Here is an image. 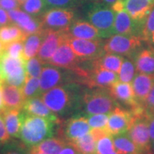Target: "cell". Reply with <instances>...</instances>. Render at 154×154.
<instances>
[{
	"label": "cell",
	"instance_id": "1",
	"mask_svg": "<svg viewBox=\"0 0 154 154\" xmlns=\"http://www.w3.org/2000/svg\"><path fill=\"white\" fill-rule=\"evenodd\" d=\"M85 88L78 83H68L56 86L42 94L41 99L58 116H66L82 109Z\"/></svg>",
	"mask_w": 154,
	"mask_h": 154
},
{
	"label": "cell",
	"instance_id": "2",
	"mask_svg": "<svg viewBox=\"0 0 154 154\" xmlns=\"http://www.w3.org/2000/svg\"><path fill=\"white\" fill-rule=\"evenodd\" d=\"M59 124L47 119L29 115L23 111L19 138L30 149L43 140L53 137L55 132H57L56 126Z\"/></svg>",
	"mask_w": 154,
	"mask_h": 154
},
{
	"label": "cell",
	"instance_id": "3",
	"mask_svg": "<svg viewBox=\"0 0 154 154\" xmlns=\"http://www.w3.org/2000/svg\"><path fill=\"white\" fill-rule=\"evenodd\" d=\"M120 106L108 88H88L84 90L83 94L81 111L87 116L99 113L109 114Z\"/></svg>",
	"mask_w": 154,
	"mask_h": 154
},
{
	"label": "cell",
	"instance_id": "4",
	"mask_svg": "<svg viewBox=\"0 0 154 154\" xmlns=\"http://www.w3.org/2000/svg\"><path fill=\"white\" fill-rule=\"evenodd\" d=\"M86 20L97 29L101 38H107L114 34L113 25L116 13L101 1L86 4L84 9Z\"/></svg>",
	"mask_w": 154,
	"mask_h": 154
},
{
	"label": "cell",
	"instance_id": "5",
	"mask_svg": "<svg viewBox=\"0 0 154 154\" xmlns=\"http://www.w3.org/2000/svg\"><path fill=\"white\" fill-rule=\"evenodd\" d=\"M143 40L137 35L113 34L104 42L106 53L115 54L126 57H132L142 47Z\"/></svg>",
	"mask_w": 154,
	"mask_h": 154
},
{
	"label": "cell",
	"instance_id": "6",
	"mask_svg": "<svg viewBox=\"0 0 154 154\" xmlns=\"http://www.w3.org/2000/svg\"><path fill=\"white\" fill-rule=\"evenodd\" d=\"M42 94L56 86L68 83H77L76 76L72 70L46 63L40 75Z\"/></svg>",
	"mask_w": 154,
	"mask_h": 154
},
{
	"label": "cell",
	"instance_id": "7",
	"mask_svg": "<svg viewBox=\"0 0 154 154\" xmlns=\"http://www.w3.org/2000/svg\"><path fill=\"white\" fill-rule=\"evenodd\" d=\"M0 66L4 82L20 88L24 86L26 74L23 59H15L3 52L0 57Z\"/></svg>",
	"mask_w": 154,
	"mask_h": 154
},
{
	"label": "cell",
	"instance_id": "8",
	"mask_svg": "<svg viewBox=\"0 0 154 154\" xmlns=\"http://www.w3.org/2000/svg\"><path fill=\"white\" fill-rule=\"evenodd\" d=\"M66 42L82 62L94 60L105 53L103 50L105 41L101 38L88 40L69 36Z\"/></svg>",
	"mask_w": 154,
	"mask_h": 154
},
{
	"label": "cell",
	"instance_id": "9",
	"mask_svg": "<svg viewBox=\"0 0 154 154\" xmlns=\"http://www.w3.org/2000/svg\"><path fill=\"white\" fill-rule=\"evenodd\" d=\"M75 10L61 8L48 9L41 17L43 29L68 32L71 24L76 19Z\"/></svg>",
	"mask_w": 154,
	"mask_h": 154
},
{
	"label": "cell",
	"instance_id": "10",
	"mask_svg": "<svg viewBox=\"0 0 154 154\" xmlns=\"http://www.w3.org/2000/svg\"><path fill=\"white\" fill-rule=\"evenodd\" d=\"M87 74L83 79L81 84L88 88H109L118 82L119 76L116 73L92 66L86 69Z\"/></svg>",
	"mask_w": 154,
	"mask_h": 154
},
{
	"label": "cell",
	"instance_id": "11",
	"mask_svg": "<svg viewBox=\"0 0 154 154\" xmlns=\"http://www.w3.org/2000/svg\"><path fill=\"white\" fill-rule=\"evenodd\" d=\"M90 126L87 117L76 114L65 121L57 130L58 136H61L66 141L72 142L88 134Z\"/></svg>",
	"mask_w": 154,
	"mask_h": 154
},
{
	"label": "cell",
	"instance_id": "12",
	"mask_svg": "<svg viewBox=\"0 0 154 154\" xmlns=\"http://www.w3.org/2000/svg\"><path fill=\"white\" fill-rule=\"evenodd\" d=\"M145 114L146 113L140 116H134V121L128 131L130 138L141 153L151 149L149 124Z\"/></svg>",
	"mask_w": 154,
	"mask_h": 154
},
{
	"label": "cell",
	"instance_id": "13",
	"mask_svg": "<svg viewBox=\"0 0 154 154\" xmlns=\"http://www.w3.org/2000/svg\"><path fill=\"white\" fill-rule=\"evenodd\" d=\"M68 32L45 29V34L37 57L44 63H47L59 46L67 40Z\"/></svg>",
	"mask_w": 154,
	"mask_h": 154
},
{
	"label": "cell",
	"instance_id": "14",
	"mask_svg": "<svg viewBox=\"0 0 154 154\" xmlns=\"http://www.w3.org/2000/svg\"><path fill=\"white\" fill-rule=\"evenodd\" d=\"M134 119V115L130 109L120 106L109 113L107 129L112 136L128 132Z\"/></svg>",
	"mask_w": 154,
	"mask_h": 154
},
{
	"label": "cell",
	"instance_id": "15",
	"mask_svg": "<svg viewBox=\"0 0 154 154\" xmlns=\"http://www.w3.org/2000/svg\"><path fill=\"white\" fill-rule=\"evenodd\" d=\"M82 61L75 54L66 41L61 44L57 49L48 64L74 71L79 66Z\"/></svg>",
	"mask_w": 154,
	"mask_h": 154
},
{
	"label": "cell",
	"instance_id": "16",
	"mask_svg": "<svg viewBox=\"0 0 154 154\" xmlns=\"http://www.w3.org/2000/svg\"><path fill=\"white\" fill-rule=\"evenodd\" d=\"M7 13L11 22L17 25L26 36L43 29L41 19L31 16L20 8L8 11Z\"/></svg>",
	"mask_w": 154,
	"mask_h": 154
},
{
	"label": "cell",
	"instance_id": "17",
	"mask_svg": "<svg viewBox=\"0 0 154 154\" xmlns=\"http://www.w3.org/2000/svg\"><path fill=\"white\" fill-rule=\"evenodd\" d=\"M113 98L119 104L129 108L130 110L142 106L139 104L135 98L134 89L129 83L119 82V81L108 88Z\"/></svg>",
	"mask_w": 154,
	"mask_h": 154
},
{
	"label": "cell",
	"instance_id": "18",
	"mask_svg": "<svg viewBox=\"0 0 154 154\" xmlns=\"http://www.w3.org/2000/svg\"><path fill=\"white\" fill-rule=\"evenodd\" d=\"M124 9L135 22L139 24L148 16L154 7V0H122Z\"/></svg>",
	"mask_w": 154,
	"mask_h": 154
},
{
	"label": "cell",
	"instance_id": "19",
	"mask_svg": "<svg viewBox=\"0 0 154 154\" xmlns=\"http://www.w3.org/2000/svg\"><path fill=\"white\" fill-rule=\"evenodd\" d=\"M131 58L136 73L154 76V48L151 45L146 48L141 47Z\"/></svg>",
	"mask_w": 154,
	"mask_h": 154
},
{
	"label": "cell",
	"instance_id": "20",
	"mask_svg": "<svg viewBox=\"0 0 154 154\" xmlns=\"http://www.w3.org/2000/svg\"><path fill=\"white\" fill-rule=\"evenodd\" d=\"M22 111L29 115L47 119L57 124L61 123L59 116L47 106L41 99V96L26 100Z\"/></svg>",
	"mask_w": 154,
	"mask_h": 154
},
{
	"label": "cell",
	"instance_id": "21",
	"mask_svg": "<svg viewBox=\"0 0 154 154\" xmlns=\"http://www.w3.org/2000/svg\"><path fill=\"white\" fill-rule=\"evenodd\" d=\"M1 90L5 108L22 110L26 100L23 95L22 88L10 85L2 81Z\"/></svg>",
	"mask_w": 154,
	"mask_h": 154
},
{
	"label": "cell",
	"instance_id": "22",
	"mask_svg": "<svg viewBox=\"0 0 154 154\" xmlns=\"http://www.w3.org/2000/svg\"><path fill=\"white\" fill-rule=\"evenodd\" d=\"M139 30V24L133 20L125 9L116 12L114 25H113L114 34L138 36Z\"/></svg>",
	"mask_w": 154,
	"mask_h": 154
},
{
	"label": "cell",
	"instance_id": "23",
	"mask_svg": "<svg viewBox=\"0 0 154 154\" xmlns=\"http://www.w3.org/2000/svg\"><path fill=\"white\" fill-rule=\"evenodd\" d=\"M68 34L72 37L82 39L94 40L101 38L97 29L84 19H75L69 28Z\"/></svg>",
	"mask_w": 154,
	"mask_h": 154
},
{
	"label": "cell",
	"instance_id": "24",
	"mask_svg": "<svg viewBox=\"0 0 154 154\" xmlns=\"http://www.w3.org/2000/svg\"><path fill=\"white\" fill-rule=\"evenodd\" d=\"M8 134L11 138H19L23 119V111L5 108L0 111Z\"/></svg>",
	"mask_w": 154,
	"mask_h": 154
},
{
	"label": "cell",
	"instance_id": "25",
	"mask_svg": "<svg viewBox=\"0 0 154 154\" xmlns=\"http://www.w3.org/2000/svg\"><path fill=\"white\" fill-rule=\"evenodd\" d=\"M154 84V76L143 74H136L132 81L135 98L139 104L143 106L146 98Z\"/></svg>",
	"mask_w": 154,
	"mask_h": 154
},
{
	"label": "cell",
	"instance_id": "26",
	"mask_svg": "<svg viewBox=\"0 0 154 154\" xmlns=\"http://www.w3.org/2000/svg\"><path fill=\"white\" fill-rule=\"evenodd\" d=\"M124 57L111 53H104L101 57L91 61L92 66L119 74Z\"/></svg>",
	"mask_w": 154,
	"mask_h": 154
},
{
	"label": "cell",
	"instance_id": "27",
	"mask_svg": "<svg viewBox=\"0 0 154 154\" xmlns=\"http://www.w3.org/2000/svg\"><path fill=\"white\" fill-rule=\"evenodd\" d=\"M44 34H45V29H43L39 32L26 36L24 42V52H23V59L25 62L37 54L43 42Z\"/></svg>",
	"mask_w": 154,
	"mask_h": 154
},
{
	"label": "cell",
	"instance_id": "28",
	"mask_svg": "<svg viewBox=\"0 0 154 154\" xmlns=\"http://www.w3.org/2000/svg\"><path fill=\"white\" fill-rule=\"evenodd\" d=\"M26 37V34L13 23L0 27V42L4 47L12 42L25 40Z\"/></svg>",
	"mask_w": 154,
	"mask_h": 154
},
{
	"label": "cell",
	"instance_id": "29",
	"mask_svg": "<svg viewBox=\"0 0 154 154\" xmlns=\"http://www.w3.org/2000/svg\"><path fill=\"white\" fill-rule=\"evenodd\" d=\"M113 142L119 154H142L130 138L128 132L113 136Z\"/></svg>",
	"mask_w": 154,
	"mask_h": 154
},
{
	"label": "cell",
	"instance_id": "30",
	"mask_svg": "<svg viewBox=\"0 0 154 154\" xmlns=\"http://www.w3.org/2000/svg\"><path fill=\"white\" fill-rule=\"evenodd\" d=\"M67 142L61 136L51 137L43 140L38 145L31 148L45 154H59Z\"/></svg>",
	"mask_w": 154,
	"mask_h": 154
},
{
	"label": "cell",
	"instance_id": "31",
	"mask_svg": "<svg viewBox=\"0 0 154 154\" xmlns=\"http://www.w3.org/2000/svg\"><path fill=\"white\" fill-rule=\"evenodd\" d=\"M20 9L31 16L41 19L48 8L45 0H26L21 4Z\"/></svg>",
	"mask_w": 154,
	"mask_h": 154
},
{
	"label": "cell",
	"instance_id": "32",
	"mask_svg": "<svg viewBox=\"0 0 154 154\" xmlns=\"http://www.w3.org/2000/svg\"><path fill=\"white\" fill-rule=\"evenodd\" d=\"M80 154H95L96 140L91 133H88L71 142Z\"/></svg>",
	"mask_w": 154,
	"mask_h": 154
},
{
	"label": "cell",
	"instance_id": "33",
	"mask_svg": "<svg viewBox=\"0 0 154 154\" xmlns=\"http://www.w3.org/2000/svg\"><path fill=\"white\" fill-rule=\"evenodd\" d=\"M22 91L25 100L41 96L39 79L38 77L26 76L25 84L22 88Z\"/></svg>",
	"mask_w": 154,
	"mask_h": 154
},
{
	"label": "cell",
	"instance_id": "34",
	"mask_svg": "<svg viewBox=\"0 0 154 154\" xmlns=\"http://www.w3.org/2000/svg\"><path fill=\"white\" fill-rule=\"evenodd\" d=\"M136 72L134 59L131 57H124L121 69L118 74L119 79L121 81V82L130 84L134 79Z\"/></svg>",
	"mask_w": 154,
	"mask_h": 154
},
{
	"label": "cell",
	"instance_id": "35",
	"mask_svg": "<svg viewBox=\"0 0 154 154\" xmlns=\"http://www.w3.org/2000/svg\"><path fill=\"white\" fill-rule=\"evenodd\" d=\"M154 31V7L140 25L138 36L146 43H150L152 33Z\"/></svg>",
	"mask_w": 154,
	"mask_h": 154
},
{
	"label": "cell",
	"instance_id": "36",
	"mask_svg": "<svg viewBox=\"0 0 154 154\" xmlns=\"http://www.w3.org/2000/svg\"><path fill=\"white\" fill-rule=\"evenodd\" d=\"M3 145L0 154H29L30 149L21 140H9Z\"/></svg>",
	"mask_w": 154,
	"mask_h": 154
},
{
	"label": "cell",
	"instance_id": "37",
	"mask_svg": "<svg viewBox=\"0 0 154 154\" xmlns=\"http://www.w3.org/2000/svg\"><path fill=\"white\" fill-rule=\"evenodd\" d=\"M95 154H119L113 146L112 135H106L96 140Z\"/></svg>",
	"mask_w": 154,
	"mask_h": 154
},
{
	"label": "cell",
	"instance_id": "38",
	"mask_svg": "<svg viewBox=\"0 0 154 154\" xmlns=\"http://www.w3.org/2000/svg\"><path fill=\"white\" fill-rule=\"evenodd\" d=\"M44 65L45 63L42 62L38 57H34L29 59L25 62V70H26V76L38 77L42 74Z\"/></svg>",
	"mask_w": 154,
	"mask_h": 154
},
{
	"label": "cell",
	"instance_id": "39",
	"mask_svg": "<svg viewBox=\"0 0 154 154\" xmlns=\"http://www.w3.org/2000/svg\"><path fill=\"white\" fill-rule=\"evenodd\" d=\"M48 8L76 9L83 4L80 0H45Z\"/></svg>",
	"mask_w": 154,
	"mask_h": 154
},
{
	"label": "cell",
	"instance_id": "40",
	"mask_svg": "<svg viewBox=\"0 0 154 154\" xmlns=\"http://www.w3.org/2000/svg\"><path fill=\"white\" fill-rule=\"evenodd\" d=\"M24 42V40H21V41L14 42L8 44L5 47L4 52L11 57L15 58V59H23Z\"/></svg>",
	"mask_w": 154,
	"mask_h": 154
},
{
	"label": "cell",
	"instance_id": "41",
	"mask_svg": "<svg viewBox=\"0 0 154 154\" xmlns=\"http://www.w3.org/2000/svg\"><path fill=\"white\" fill-rule=\"evenodd\" d=\"M87 117L88 123L89 126L93 128H103L107 126L109 116L108 114L99 113L86 116Z\"/></svg>",
	"mask_w": 154,
	"mask_h": 154
},
{
	"label": "cell",
	"instance_id": "42",
	"mask_svg": "<svg viewBox=\"0 0 154 154\" xmlns=\"http://www.w3.org/2000/svg\"><path fill=\"white\" fill-rule=\"evenodd\" d=\"M0 7L8 11L20 8L21 3L19 0H0Z\"/></svg>",
	"mask_w": 154,
	"mask_h": 154
},
{
	"label": "cell",
	"instance_id": "43",
	"mask_svg": "<svg viewBox=\"0 0 154 154\" xmlns=\"http://www.w3.org/2000/svg\"><path fill=\"white\" fill-rule=\"evenodd\" d=\"M144 108H145L146 112L153 113L154 111V84L151 91L149 92V95L146 98L145 103H144Z\"/></svg>",
	"mask_w": 154,
	"mask_h": 154
},
{
	"label": "cell",
	"instance_id": "44",
	"mask_svg": "<svg viewBox=\"0 0 154 154\" xmlns=\"http://www.w3.org/2000/svg\"><path fill=\"white\" fill-rule=\"evenodd\" d=\"M9 140H10V136L6 128L5 121L2 116L0 115V143L1 144H5Z\"/></svg>",
	"mask_w": 154,
	"mask_h": 154
},
{
	"label": "cell",
	"instance_id": "45",
	"mask_svg": "<svg viewBox=\"0 0 154 154\" xmlns=\"http://www.w3.org/2000/svg\"><path fill=\"white\" fill-rule=\"evenodd\" d=\"M146 118L149 124V130L151 144L154 141V115L151 113L146 112Z\"/></svg>",
	"mask_w": 154,
	"mask_h": 154
},
{
	"label": "cell",
	"instance_id": "46",
	"mask_svg": "<svg viewBox=\"0 0 154 154\" xmlns=\"http://www.w3.org/2000/svg\"><path fill=\"white\" fill-rule=\"evenodd\" d=\"M11 23L12 22L9 18L8 13L0 7V26H5V25L9 24Z\"/></svg>",
	"mask_w": 154,
	"mask_h": 154
},
{
	"label": "cell",
	"instance_id": "47",
	"mask_svg": "<svg viewBox=\"0 0 154 154\" xmlns=\"http://www.w3.org/2000/svg\"><path fill=\"white\" fill-rule=\"evenodd\" d=\"M59 154H79V152L71 142H67Z\"/></svg>",
	"mask_w": 154,
	"mask_h": 154
},
{
	"label": "cell",
	"instance_id": "48",
	"mask_svg": "<svg viewBox=\"0 0 154 154\" xmlns=\"http://www.w3.org/2000/svg\"><path fill=\"white\" fill-rule=\"evenodd\" d=\"M100 1H101V2H103V4H105V5H106L111 7L113 4H114L115 2H116L118 0H100Z\"/></svg>",
	"mask_w": 154,
	"mask_h": 154
},
{
	"label": "cell",
	"instance_id": "49",
	"mask_svg": "<svg viewBox=\"0 0 154 154\" xmlns=\"http://www.w3.org/2000/svg\"><path fill=\"white\" fill-rule=\"evenodd\" d=\"M3 109H5V106H4L3 99H2V95L1 86H0V111L2 110Z\"/></svg>",
	"mask_w": 154,
	"mask_h": 154
},
{
	"label": "cell",
	"instance_id": "50",
	"mask_svg": "<svg viewBox=\"0 0 154 154\" xmlns=\"http://www.w3.org/2000/svg\"><path fill=\"white\" fill-rule=\"evenodd\" d=\"M29 154H45V153H42V152H39L38 151H36V150H34L33 149H30Z\"/></svg>",
	"mask_w": 154,
	"mask_h": 154
},
{
	"label": "cell",
	"instance_id": "51",
	"mask_svg": "<svg viewBox=\"0 0 154 154\" xmlns=\"http://www.w3.org/2000/svg\"><path fill=\"white\" fill-rule=\"evenodd\" d=\"M82 4H87L90 2H99L100 0H80Z\"/></svg>",
	"mask_w": 154,
	"mask_h": 154
},
{
	"label": "cell",
	"instance_id": "52",
	"mask_svg": "<svg viewBox=\"0 0 154 154\" xmlns=\"http://www.w3.org/2000/svg\"><path fill=\"white\" fill-rule=\"evenodd\" d=\"M150 45H151L152 47L154 48V31L152 33V35H151V39H150V43H149Z\"/></svg>",
	"mask_w": 154,
	"mask_h": 154
},
{
	"label": "cell",
	"instance_id": "53",
	"mask_svg": "<svg viewBox=\"0 0 154 154\" xmlns=\"http://www.w3.org/2000/svg\"><path fill=\"white\" fill-rule=\"evenodd\" d=\"M142 154H154V153H153V151H151V150H149V151H146L145 152H143Z\"/></svg>",
	"mask_w": 154,
	"mask_h": 154
},
{
	"label": "cell",
	"instance_id": "54",
	"mask_svg": "<svg viewBox=\"0 0 154 154\" xmlns=\"http://www.w3.org/2000/svg\"><path fill=\"white\" fill-rule=\"evenodd\" d=\"M0 81H2V69L0 66Z\"/></svg>",
	"mask_w": 154,
	"mask_h": 154
},
{
	"label": "cell",
	"instance_id": "55",
	"mask_svg": "<svg viewBox=\"0 0 154 154\" xmlns=\"http://www.w3.org/2000/svg\"><path fill=\"white\" fill-rule=\"evenodd\" d=\"M151 149H152V151H153V153H154V141L151 144Z\"/></svg>",
	"mask_w": 154,
	"mask_h": 154
},
{
	"label": "cell",
	"instance_id": "56",
	"mask_svg": "<svg viewBox=\"0 0 154 154\" xmlns=\"http://www.w3.org/2000/svg\"><path fill=\"white\" fill-rule=\"evenodd\" d=\"M24 1H26V0H19V2H20L21 4H22L23 2H24Z\"/></svg>",
	"mask_w": 154,
	"mask_h": 154
},
{
	"label": "cell",
	"instance_id": "57",
	"mask_svg": "<svg viewBox=\"0 0 154 154\" xmlns=\"http://www.w3.org/2000/svg\"><path fill=\"white\" fill-rule=\"evenodd\" d=\"M2 81H0V86H1V84H2Z\"/></svg>",
	"mask_w": 154,
	"mask_h": 154
},
{
	"label": "cell",
	"instance_id": "58",
	"mask_svg": "<svg viewBox=\"0 0 154 154\" xmlns=\"http://www.w3.org/2000/svg\"><path fill=\"white\" fill-rule=\"evenodd\" d=\"M153 113V114L154 115V111H153V113Z\"/></svg>",
	"mask_w": 154,
	"mask_h": 154
},
{
	"label": "cell",
	"instance_id": "59",
	"mask_svg": "<svg viewBox=\"0 0 154 154\" xmlns=\"http://www.w3.org/2000/svg\"><path fill=\"white\" fill-rule=\"evenodd\" d=\"M0 146H1V143H0Z\"/></svg>",
	"mask_w": 154,
	"mask_h": 154
},
{
	"label": "cell",
	"instance_id": "60",
	"mask_svg": "<svg viewBox=\"0 0 154 154\" xmlns=\"http://www.w3.org/2000/svg\"><path fill=\"white\" fill-rule=\"evenodd\" d=\"M0 27H1V26H0Z\"/></svg>",
	"mask_w": 154,
	"mask_h": 154
},
{
	"label": "cell",
	"instance_id": "61",
	"mask_svg": "<svg viewBox=\"0 0 154 154\" xmlns=\"http://www.w3.org/2000/svg\"><path fill=\"white\" fill-rule=\"evenodd\" d=\"M79 154H80V153H79Z\"/></svg>",
	"mask_w": 154,
	"mask_h": 154
}]
</instances>
